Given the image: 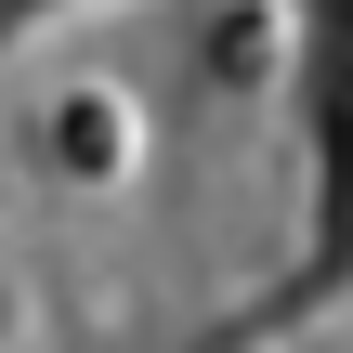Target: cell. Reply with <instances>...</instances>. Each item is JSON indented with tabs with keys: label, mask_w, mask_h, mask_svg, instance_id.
I'll return each mask as SVG.
<instances>
[{
	"label": "cell",
	"mask_w": 353,
	"mask_h": 353,
	"mask_svg": "<svg viewBox=\"0 0 353 353\" xmlns=\"http://www.w3.org/2000/svg\"><path fill=\"white\" fill-rule=\"evenodd\" d=\"M327 275H353V13H341V223H327Z\"/></svg>",
	"instance_id": "1"
}]
</instances>
